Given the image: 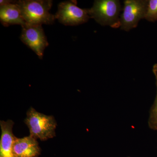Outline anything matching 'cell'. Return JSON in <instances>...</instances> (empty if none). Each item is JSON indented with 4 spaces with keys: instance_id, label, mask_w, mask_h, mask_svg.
<instances>
[{
    "instance_id": "obj_1",
    "label": "cell",
    "mask_w": 157,
    "mask_h": 157,
    "mask_svg": "<svg viewBox=\"0 0 157 157\" xmlns=\"http://www.w3.org/2000/svg\"><path fill=\"white\" fill-rule=\"evenodd\" d=\"M26 24L31 25H51L55 15L49 11L52 5L50 0H20L16 1Z\"/></svg>"
},
{
    "instance_id": "obj_2",
    "label": "cell",
    "mask_w": 157,
    "mask_h": 157,
    "mask_svg": "<svg viewBox=\"0 0 157 157\" xmlns=\"http://www.w3.org/2000/svg\"><path fill=\"white\" fill-rule=\"evenodd\" d=\"M24 122L29 130V135L36 140L45 141L56 136L57 123L52 116L40 113L31 107L27 112Z\"/></svg>"
},
{
    "instance_id": "obj_3",
    "label": "cell",
    "mask_w": 157,
    "mask_h": 157,
    "mask_svg": "<svg viewBox=\"0 0 157 157\" xmlns=\"http://www.w3.org/2000/svg\"><path fill=\"white\" fill-rule=\"evenodd\" d=\"M121 11V6L118 0H96L89 9V14L91 18L101 25L117 28L120 25Z\"/></svg>"
},
{
    "instance_id": "obj_4",
    "label": "cell",
    "mask_w": 157,
    "mask_h": 157,
    "mask_svg": "<svg viewBox=\"0 0 157 157\" xmlns=\"http://www.w3.org/2000/svg\"><path fill=\"white\" fill-rule=\"evenodd\" d=\"M148 0H125L120 18L121 30L130 31L138 25L140 20L144 19Z\"/></svg>"
},
{
    "instance_id": "obj_5",
    "label": "cell",
    "mask_w": 157,
    "mask_h": 157,
    "mask_svg": "<svg viewBox=\"0 0 157 157\" xmlns=\"http://www.w3.org/2000/svg\"><path fill=\"white\" fill-rule=\"evenodd\" d=\"M56 19L66 26H76L88 21L90 17L89 9H83L77 6L76 1H69L60 3Z\"/></svg>"
},
{
    "instance_id": "obj_6",
    "label": "cell",
    "mask_w": 157,
    "mask_h": 157,
    "mask_svg": "<svg viewBox=\"0 0 157 157\" xmlns=\"http://www.w3.org/2000/svg\"><path fill=\"white\" fill-rule=\"evenodd\" d=\"M20 39L36 53L39 59H42L44 51L48 46V43L42 25L26 24L22 27Z\"/></svg>"
},
{
    "instance_id": "obj_7",
    "label": "cell",
    "mask_w": 157,
    "mask_h": 157,
    "mask_svg": "<svg viewBox=\"0 0 157 157\" xmlns=\"http://www.w3.org/2000/svg\"><path fill=\"white\" fill-rule=\"evenodd\" d=\"M0 21L5 26L18 25L21 27L26 25L19 6L16 1H0Z\"/></svg>"
},
{
    "instance_id": "obj_8",
    "label": "cell",
    "mask_w": 157,
    "mask_h": 157,
    "mask_svg": "<svg viewBox=\"0 0 157 157\" xmlns=\"http://www.w3.org/2000/svg\"><path fill=\"white\" fill-rule=\"evenodd\" d=\"M13 151L16 157H38L41 149L36 139L29 135L22 138L15 137Z\"/></svg>"
},
{
    "instance_id": "obj_9",
    "label": "cell",
    "mask_w": 157,
    "mask_h": 157,
    "mask_svg": "<svg viewBox=\"0 0 157 157\" xmlns=\"http://www.w3.org/2000/svg\"><path fill=\"white\" fill-rule=\"evenodd\" d=\"M14 122L11 120L6 121H1L0 157H16L13 151V144L15 136L13 133Z\"/></svg>"
},
{
    "instance_id": "obj_10",
    "label": "cell",
    "mask_w": 157,
    "mask_h": 157,
    "mask_svg": "<svg viewBox=\"0 0 157 157\" xmlns=\"http://www.w3.org/2000/svg\"><path fill=\"white\" fill-rule=\"evenodd\" d=\"M152 72L155 77L157 95L154 104L151 109L148 125L151 129L154 130H157V64H155L153 66Z\"/></svg>"
},
{
    "instance_id": "obj_11",
    "label": "cell",
    "mask_w": 157,
    "mask_h": 157,
    "mask_svg": "<svg viewBox=\"0 0 157 157\" xmlns=\"http://www.w3.org/2000/svg\"><path fill=\"white\" fill-rule=\"evenodd\" d=\"M147 21L155 22L157 21V0H148L145 18Z\"/></svg>"
}]
</instances>
